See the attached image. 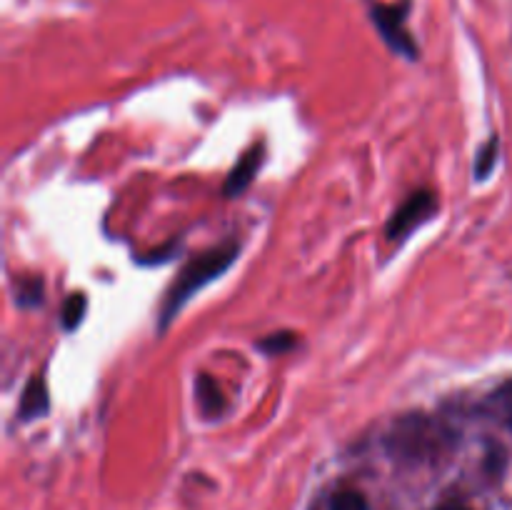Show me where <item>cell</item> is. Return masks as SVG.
Masks as SVG:
<instances>
[{
  "instance_id": "6da1fadb",
  "label": "cell",
  "mask_w": 512,
  "mask_h": 510,
  "mask_svg": "<svg viewBox=\"0 0 512 510\" xmlns=\"http://www.w3.org/2000/svg\"><path fill=\"white\" fill-rule=\"evenodd\" d=\"M458 433L448 420L430 413L400 415L385 435L390 458L408 468H435L453 455Z\"/></svg>"
},
{
  "instance_id": "7a4b0ae2",
  "label": "cell",
  "mask_w": 512,
  "mask_h": 510,
  "mask_svg": "<svg viewBox=\"0 0 512 510\" xmlns=\"http://www.w3.org/2000/svg\"><path fill=\"white\" fill-rule=\"evenodd\" d=\"M238 255V240H225V243L215 245V248L205 250L198 258L190 260V263L180 270V275L175 278V283L170 285L168 293H165L163 305H160L158 310V333L168 330V325L173 323L175 315L185 308V303H188L200 288H205V285L218 280L223 273H228L235 265V260H238Z\"/></svg>"
},
{
  "instance_id": "3957f363",
  "label": "cell",
  "mask_w": 512,
  "mask_h": 510,
  "mask_svg": "<svg viewBox=\"0 0 512 510\" xmlns=\"http://www.w3.org/2000/svg\"><path fill=\"white\" fill-rule=\"evenodd\" d=\"M370 18H373L375 28L383 35V40L388 43V48L393 53L403 55L408 60H418L420 50L415 45L413 35H410L408 25H405V18H408V3H373L370 5Z\"/></svg>"
},
{
  "instance_id": "277c9868",
  "label": "cell",
  "mask_w": 512,
  "mask_h": 510,
  "mask_svg": "<svg viewBox=\"0 0 512 510\" xmlns=\"http://www.w3.org/2000/svg\"><path fill=\"white\" fill-rule=\"evenodd\" d=\"M435 210H438V200H435L433 190H415L395 210L393 218L388 220V225H385V238L390 243H403L420 223H425L430 215H435Z\"/></svg>"
},
{
  "instance_id": "5b68a950",
  "label": "cell",
  "mask_w": 512,
  "mask_h": 510,
  "mask_svg": "<svg viewBox=\"0 0 512 510\" xmlns=\"http://www.w3.org/2000/svg\"><path fill=\"white\" fill-rule=\"evenodd\" d=\"M263 153H265L263 143H258L240 155L235 168L230 170L228 178H225V185H223L225 198H238V195H243L245 190L250 188V183H253L255 175H258L260 165H263Z\"/></svg>"
},
{
  "instance_id": "8992f818",
  "label": "cell",
  "mask_w": 512,
  "mask_h": 510,
  "mask_svg": "<svg viewBox=\"0 0 512 510\" xmlns=\"http://www.w3.org/2000/svg\"><path fill=\"white\" fill-rule=\"evenodd\" d=\"M50 410V390H48V380L45 375H33L28 380V385L23 388V395H20V405H18V418L23 423H30V420L45 418Z\"/></svg>"
},
{
  "instance_id": "52a82bcc",
  "label": "cell",
  "mask_w": 512,
  "mask_h": 510,
  "mask_svg": "<svg viewBox=\"0 0 512 510\" xmlns=\"http://www.w3.org/2000/svg\"><path fill=\"white\" fill-rule=\"evenodd\" d=\"M195 400H198V408L200 413H203V418L213 420L225 413V398L223 393H220L218 383H215L210 375L200 373L198 378H195Z\"/></svg>"
},
{
  "instance_id": "ba28073f",
  "label": "cell",
  "mask_w": 512,
  "mask_h": 510,
  "mask_svg": "<svg viewBox=\"0 0 512 510\" xmlns=\"http://www.w3.org/2000/svg\"><path fill=\"white\" fill-rule=\"evenodd\" d=\"M488 405H490V410H493L495 418H498L500 423H503L505 428L512 433V378L505 380L500 388L493 390Z\"/></svg>"
},
{
  "instance_id": "9c48e42d",
  "label": "cell",
  "mask_w": 512,
  "mask_h": 510,
  "mask_svg": "<svg viewBox=\"0 0 512 510\" xmlns=\"http://www.w3.org/2000/svg\"><path fill=\"white\" fill-rule=\"evenodd\" d=\"M85 310H88V298L85 293H73L65 298L63 310H60V323H63L65 333H73L85 318Z\"/></svg>"
},
{
  "instance_id": "30bf717a",
  "label": "cell",
  "mask_w": 512,
  "mask_h": 510,
  "mask_svg": "<svg viewBox=\"0 0 512 510\" xmlns=\"http://www.w3.org/2000/svg\"><path fill=\"white\" fill-rule=\"evenodd\" d=\"M43 293V278H20L18 283H15V303L25 310L38 308V305L43 303Z\"/></svg>"
},
{
  "instance_id": "8fae6325",
  "label": "cell",
  "mask_w": 512,
  "mask_h": 510,
  "mask_svg": "<svg viewBox=\"0 0 512 510\" xmlns=\"http://www.w3.org/2000/svg\"><path fill=\"white\" fill-rule=\"evenodd\" d=\"M295 345H298V333H293V330H278V333H270L263 340H258V348L268 355H283L293 350Z\"/></svg>"
},
{
  "instance_id": "7c38bea8",
  "label": "cell",
  "mask_w": 512,
  "mask_h": 510,
  "mask_svg": "<svg viewBox=\"0 0 512 510\" xmlns=\"http://www.w3.org/2000/svg\"><path fill=\"white\" fill-rule=\"evenodd\" d=\"M330 510H370L368 498L365 493L355 488H343L338 493H333L330 498Z\"/></svg>"
},
{
  "instance_id": "4fadbf2b",
  "label": "cell",
  "mask_w": 512,
  "mask_h": 510,
  "mask_svg": "<svg viewBox=\"0 0 512 510\" xmlns=\"http://www.w3.org/2000/svg\"><path fill=\"white\" fill-rule=\"evenodd\" d=\"M495 163H498V138H490L488 143L478 150V158H475V178H488V175L493 173Z\"/></svg>"
},
{
  "instance_id": "5bb4252c",
  "label": "cell",
  "mask_w": 512,
  "mask_h": 510,
  "mask_svg": "<svg viewBox=\"0 0 512 510\" xmlns=\"http://www.w3.org/2000/svg\"><path fill=\"white\" fill-rule=\"evenodd\" d=\"M438 510H473V508H470L468 503H463V500H448V503L440 505Z\"/></svg>"
}]
</instances>
